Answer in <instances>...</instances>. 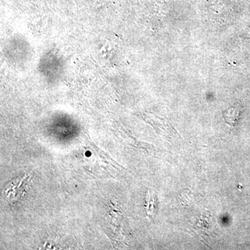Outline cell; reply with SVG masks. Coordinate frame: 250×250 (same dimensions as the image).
Masks as SVG:
<instances>
[{
  "label": "cell",
  "mask_w": 250,
  "mask_h": 250,
  "mask_svg": "<svg viewBox=\"0 0 250 250\" xmlns=\"http://www.w3.org/2000/svg\"><path fill=\"white\" fill-rule=\"evenodd\" d=\"M240 113H241V107L236 106H233V107L230 108L229 109L224 112L223 116L225 121L229 125H232V126H234L237 121H238V118H239Z\"/></svg>",
  "instance_id": "6da1fadb"
}]
</instances>
